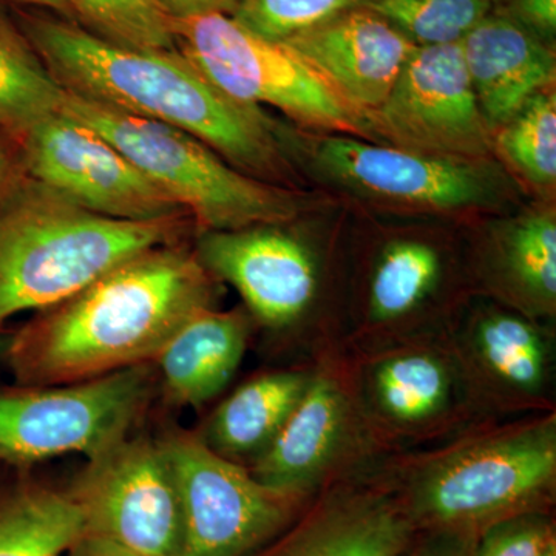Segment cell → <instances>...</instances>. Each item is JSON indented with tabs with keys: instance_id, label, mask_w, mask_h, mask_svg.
<instances>
[{
	"instance_id": "484cf974",
	"label": "cell",
	"mask_w": 556,
	"mask_h": 556,
	"mask_svg": "<svg viewBox=\"0 0 556 556\" xmlns=\"http://www.w3.org/2000/svg\"><path fill=\"white\" fill-rule=\"evenodd\" d=\"M495 152L530 186L543 192L556 182V100L544 90L495 131Z\"/></svg>"
},
{
	"instance_id": "d6a6232c",
	"label": "cell",
	"mask_w": 556,
	"mask_h": 556,
	"mask_svg": "<svg viewBox=\"0 0 556 556\" xmlns=\"http://www.w3.org/2000/svg\"><path fill=\"white\" fill-rule=\"evenodd\" d=\"M170 22L188 21L208 14L232 16L241 0H152Z\"/></svg>"
},
{
	"instance_id": "8d00e7d4",
	"label": "cell",
	"mask_w": 556,
	"mask_h": 556,
	"mask_svg": "<svg viewBox=\"0 0 556 556\" xmlns=\"http://www.w3.org/2000/svg\"><path fill=\"white\" fill-rule=\"evenodd\" d=\"M11 339H13V334H7V332L0 331V358H7V356H9Z\"/></svg>"
},
{
	"instance_id": "52a82bcc",
	"label": "cell",
	"mask_w": 556,
	"mask_h": 556,
	"mask_svg": "<svg viewBox=\"0 0 556 556\" xmlns=\"http://www.w3.org/2000/svg\"><path fill=\"white\" fill-rule=\"evenodd\" d=\"M346 357L358 408L387 457L433 447L490 422L479 415L447 338Z\"/></svg>"
},
{
	"instance_id": "9c48e42d",
	"label": "cell",
	"mask_w": 556,
	"mask_h": 556,
	"mask_svg": "<svg viewBox=\"0 0 556 556\" xmlns=\"http://www.w3.org/2000/svg\"><path fill=\"white\" fill-rule=\"evenodd\" d=\"M172 31L179 53L233 100L281 110L320 134L375 142L367 119L281 43L260 38L225 14L172 22Z\"/></svg>"
},
{
	"instance_id": "e0dca14e",
	"label": "cell",
	"mask_w": 556,
	"mask_h": 556,
	"mask_svg": "<svg viewBox=\"0 0 556 556\" xmlns=\"http://www.w3.org/2000/svg\"><path fill=\"white\" fill-rule=\"evenodd\" d=\"M448 257L424 239L386 241L372 254L356 308L345 325V353L447 338L466 306L448 302Z\"/></svg>"
},
{
	"instance_id": "4316f807",
	"label": "cell",
	"mask_w": 556,
	"mask_h": 556,
	"mask_svg": "<svg viewBox=\"0 0 556 556\" xmlns=\"http://www.w3.org/2000/svg\"><path fill=\"white\" fill-rule=\"evenodd\" d=\"M73 21L98 38L135 50H177L172 22L152 0H67Z\"/></svg>"
},
{
	"instance_id": "d4e9b609",
	"label": "cell",
	"mask_w": 556,
	"mask_h": 556,
	"mask_svg": "<svg viewBox=\"0 0 556 556\" xmlns=\"http://www.w3.org/2000/svg\"><path fill=\"white\" fill-rule=\"evenodd\" d=\"M64 97L11 10L0 2V131L20 141L39 121L60 112Z\"/></svg>"
},
{
	"instance_id": "d590c367",
	"label": "cell",
	"mask_w": 556,
	"mask_h": 556,
	"mask_svg": "<svg viewBox=\"0 0 556 556\" xmlns=\"http://www.w3.org/2000/svg\"><path fill=\"white\" fill-rule=\"evenodd\" d=\"M2 3H10L11 7H21V9H33L47 11V13L56 14L64 20L73 21L72 10H70L67 0H0Z\"/></svg>"
},
{
	"instance_id": "4fadbf2b",
	"label": "cell",
	"mask_w": 556,
	"mask_h": 556,
	"mask_svg": "<svg viewBox=\"0 0 556 556\" xmlns=\"http://www.w3.org/2000/svg\"><path fill=\"white\" fill-rule=\"evenodd\" d=\"M481 298V295H479ZM447 342L484 420L556 412V331L495 300L468 302Z\"/></svg>"
},
{
	"instance_id": "ba28073f",
	"label": "cell",
	"mask_w": 556,
	"mask_h": 556,
	"mask_svg": "<svg viewBox=\"0 0 556 556\" xmlns=\"http://www.w3.org/2000/svg\"><path fill=\"white\" fill-rule=\"evenodd\" d=\"M314 174L358 199L413 214L497 208L514 197L493 160L420 155L356 137L318 134L295 141Z\"/></svg>"
},
{
	"instance_id": "7c38bea8",
	"label": "cell",
	"mask_w": 556,
	"mask_h": 556,
	"mask_svg": "<svg viewBox=\"0 0 556 556\" xmlns=\"http://www.w3.org/2000/svg\"><path fill=\"white\" fill-rule=\"evenodd\" d=\"M179 493V556H251L280 535L306 504L274 492L240 464L204 445L199 433L164 439Z\"/></svg>"
},
{
	"instance_id": "836d02e7",
	"label": "cell",
	"mask_w": 556,
	"mask_h": 556,
	"mask_svg": "<svg viewBox=\"0 0 556 556\" xmlns=\"http://www.w3.org/2000/svg\"><path fill=\"white\" fill-rule=\"evenodd\" d=\"M67 556H148L119 546L104 538L83 535L70 548Z\"/></svg>"
},
{
	"instance_id": "5bb4252c",
	"label": "cell",
	"mask_w": 556,
	"mask_h": 556,
	"mask_svg": "<svg viewBox=\"0 0 556 556\" xmlns=\"http://www.w3.org/2000/svg\"><path fill=\"white\" fill-rule=\"evenodd\" d=\"M368 126L376 144L420 155L492 160L495 153V131L479 109L460 42L416 46Z\"/></svg>"
},
{
	"instance_id": "83f0119b",
	"label": "cell",
	"mask_w": 556,
	"mask_h": 556,
	"mask_svg": "<svg viewBox=\"0 0 556 556\" xmlns=\"http://www.w3.org/2000/svg\"><path fill=\"white\" fill-rule=\"evenodd\" d=\"M497 0H375L369 10L415 46L460 42L496 10Z\"/></svg>"
},
{
	"instance_id": "ac0fdd59",
	"label": "cell",
	"mask_w": 556,
	"mask_h": 556,
	"mask_svg": "<svg viewBox=\"0 0 556 556\" xmlns=\"http://www.w3.org/2000/svg\"><path fill=\"white\" fill-rule=\"evenodd\" d=\"M417 533L378 464L314 496L260 556H401Z\"/></svg>"
},
{
	"instance_id": "74e56055",
	"label": "cell",
	"mask_w": 556,
	"mask_h": 556,
	"mask_svg": "<svg viewBox=\"0 0 556 556\" xmlns=\"http://www.w3.org/2000/svg\"><path fill=\"white\" fill-rule=\"evenodd\" d=\"M543 556H556V538L554 541H551V544L544 551Z\"/></svg>"
},
{
	"instance_id": "6da1fadb",
	"label": "cell",
	"mask_w": 556,
	"mask_h": 556,
	"mask_svg": "<svg viewBox=\"0 0 556 556\" xmlns=\"http://www.w3.org/2000/svg\"><path fill=\"white\" fill-rule=\"evenodd\" d=\"M11 13L67 93L186 131L262 181L291 178L283 135L268 115L219 90L178 50L127 49L47 11Z\"/></svg>"
},
{
	"instance_id": "277c9868",
	"label": "cell",
	"mask_w": 556,
	"mask_h": 556,
	"mask_svg": "<svg viewBox=\"0 0 556 556\" xmlns=\"http://www.w3.org/2000/svg\"><path fill=\"white\" fill-rule=\"evenodd\" d=\"M189 225V217H102L21 170L0 195V331L22 313L60 305L134 255L181 243Z\"/></svg>"
},
{
	"instance_id": "1f68e13d",
	"label": "cell",
	"mask_w": 556,
	"mask_h": 556,
	"mask_svg": "<svg viewBox=\"0 0 556 556\" xmlns=\"http://www.w3.org/2000/svg\"><path fill=\"white\" fill-rule=\"evenodd\" d=\"M473 535L448 532H420L401 556H471Z\"/></svg>"
},
{
	"instance_id": "30bf717a",
	"label": "cell",
	"mask_w": 556,
	"mask_h": 556,
	"mask_svg": "<svg viewBox=\"0 0 556 556\" xmlns=\"http://www.w3.org/2000/svg\"><path fill=\"white\" fill-rule=\"evenodd\" d=\"M159 383L150 364L100 378L0 393V464L27 467L68 453L90 459L124 439Z\"/></svg>"
},
{
	"instance_id": "44dd1931",
	"label": "cell",
	"mask_w": 556,
	"mask_h": 556,
	"mask_svg": "<svg viewBox=\"0 0 556 556\" xmlns=\"http://www.w3.org/2000/svg\"><path fill=\"white\" fill-rule=\"evenodd\" d=\"M460 47L479 109L493 131L554 86L555 47L501 11L479 22Z\"/></svg>"
},
{
	"instance_id": "f546056e",
	"label": "cell",
	"mask_w": 556,
	"mask_h": 556,
	"mask_svg": "<svg viewBox=\"0 0 556 556\" xmlns=\"http://www.w3.org/2000/svg\"><path fill=\"white\" fill-rule=\"evenodd\" d=\"M555 538L554 510L527 511L482 530L471 556H543Z\"/></svg>"
},
{
	"instance_id": "4dcf8cb0",
	"label": "cell",
	"mask_w": 556,
	"mask_h": 556,
	"mask_svg": "<svg viewBox=\"0 0 556 556\" xmlns=\"http://www.w3.org/2000/svg\"><path fill=\"white\" fill-rule=\"evenodd\" d=\"M496 11L506 14L538 39L555 47L556 0H497Z\"/></svg>"
},
{
	"instance_id": "ffe728a7",
	"label": "cell",
	"mask_w": 556,
	"mask_h": 556,
	"mask_svg": "<svg viewBox=\"0 0 556 556\" xmlns=\"http://www.w3.org/2000/svg\"><path fill=\"white\" fill-rule=\"evenodd\" d=\"M467 273L475 294L555 324V212H527L486 230L471 249Z\"/></svg>"
},
{
	"instance_id": "2e32d148",
	"label": "cell",
	"mask_w": 556,
	"mask_h": 556,
	"mask_svg": "<svg viewBox=\"0 0 556 556\" xmlns=\"http://www.w3.org/2000/svg\"><path fill=\"white\" fill-rule=\"evenodd\" d=\"M16 144L24 174L93 214L124 222L189 217L108 139L61 110Z\"/></svg>"
},
{
	"instance_id": "8fae6325",
	"label": "cell",
	"mask_w": 556,
	"mask_h": 556,
	"mask_svg": "<svg viewBox=\"0 0 556 556\" xmlns=\"http://www.w3.org/2000/svg\"><path fill=\"white\" fill-rule=\"evenodd\" d=\"M383 459L358 408L342 351L317 362L287 426L248 470L260 484L306 504Z\"/></svg>"
},
{
	"instance_id": "8992f818",
	"label": "cell",
	"mask_w": 556,
	"mask_h": 556,
	"mask_svg": "<svg viewBox=\"0 0 556 556\" xmlns=\"http://www.w3.org/2000/svg\"><path fill=\"white\" fill-rule=\"evenodd\" d=\"M195 251L219 283L243 299L289 365H314L342 353L338 329L320 314L324 265L316 248L281 226L201 232Z\"/></svg>"
},
{
	"instance_id": "5b68a950",
	"label": "cell",
	"mask_w": 556,
	"mask_h": 556,
	"mask_svg": "<svg viewBox=\"0 0 556 556\" xmlns=\"http://www.w3.org/2000/svg\"><path fill=\"white\" fill-rule=\"evenodd\" d=\"M61 112L108 139L206 230L283 226L302 214V200L283 186L244 174L200 139L65 91Z\"/></svg>"
},
{
	"instance_id": "e575fe53",
	"label": "cell",
	"mask_w": 556,
	"mask_h": 556,
	"mask_svg": "<svg viewBox=\"0 0 556 556\" xmlns=\"http://www.w3.org/2000/svg\"><path fill=\"white\" fill-rule=\"evenodd\" d=\"M22 170L16 142L0 131V195Z\"/></svg>"
},
{
	"instance_id": "d6986e66",
	"label": "cell",
	"mask_w": 556,
	"mask_h": 556,
	"mask_svg": "<svg viewBox=\"0 0 556 556\" xmlns=\"http://www.w3.org/2000/svg\"><path fill=\"white\" fill-rule=\"evenodd\" d=\"M280 43L367 123L416 49L407 36L369 9L346 11Z\"/></svg>"
},
{
	"instance_id": "f1b7e54d",
	"label": "cell",
	"mask_w": 556,
	"mask_h": 556,
	"mask_svg": "<svg viewBox=\"0 0 556 556\" xmlns=\"http://www.w3.org/2000/svg\"><path fill=\"white\" fill-rule=\"evenodd\" d=\"M375 0H241L232 20L270 42H283L339 14L368 9Z\"/></svg>"
},
{
	"instance_id": "9a60e30c",
	"label": "cell",
	"mask_w": 556,
	"mask_h": 556,
	"mask_svg": "<svg viewBox=\"0 0 556 556\" xmlns=\"http://www.w3.org/2000/svg\"><path fill=\"white\" fill-rule=\"evenodd\" d=\"M68 495L84 535L104 538L148 556H179V493L163 442L127 438L89 460Z\"/></svg>"
},
{
	"instance_id": "3957f363",
	"label": "cell",
	"mask_w": 556,
	"mask_h": 556,
	"mask_svg": "<svg viewBox=\"0 0 556 556\" xmlns=\"http://www.w3.org/2000/svg\"><path fill=\"white\" fill-rule=\"evenodd\" d=\"M379 470L417 532L478 536L515 515L554 510L556 412L478 424Z\"/></svg>"
},
{
	"instance_id": "603a6c76",
	"label": "cell",
	"mask_w": 556,
	"mask_h": 556,
	"mask_svg": "<svg viewBox=\"0 0 556 556\" xmlns=\"http://www.w3.org/2000/svg\"><path fill=\"white\" fill-rule=\"evenodd\" d=\"M314 367L285 365L241 383L208 416L201 441L218 456L251 467L287 426Z\"/></svg>"
},
{
	"instance_id": "7a4b0ae2",
	"label": "cell",
	"mask_w": 556,
	"mask_h": 556,
	"mask_svg": "<svg viewBox=\"0 0 556 556\" xmlns=\"http://www.w3.org/2000/svg\"><path fill=\"white\" fill-rule=\"evenodd\" d=\"M218 285L181 243L148 249L39 313L13 334L7 361L25 387L150 364L186 321L215 308Z\"/></svg>"
},
{
	"instance_id": "7402d4cb",
	"label": "cell",
	"mask_w": 556,
	"mask_h": 556,
	"mask_svg": "<svg viewBox=\"0 0 556 556\" xmlns=\"http://www.w3.org/2000/svg\"><path fill=\"white\" fill-rule=\"evenodd\" d=\"M244 308L201 311L155 358L172 404L199 409L218 397L239 371L254 331Z\"/></svg>"
},
{
	"instance_id": "cb8c5ba5",
	"label": "cell",
	"mask_w": 556,
	"mask_h": 556,
	"mask_svg": "<svg viewBox=\"0 0 556 556\" xmlns=\"http://www.w3.org/2000/svg\"><path fill=\"white\" fill-rule=\"evenodd\" d=\"M83 535L67 492L25 478L0 481V556H65Z\"/></svg>"
}]
</instances>
